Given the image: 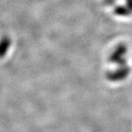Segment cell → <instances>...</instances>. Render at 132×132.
Returning a JSON list of instances; mask_svg holds the SVG:
<instances>
[{
    "mask_svg": "<svg viewBox=\"0 0 132 132\" xmlns=\"http://www.w3.org/2000/svg\"><path fill=\"white\" fill-rule=\"evenodd\" d=\"M11 46V40L7 36H4L0 39V58H3L9 51Z\"/></svg>",
    "mask_w": 132,
    "mask_h": 132,
    "instance_id": "cell-1",
    "label": "cell"
}]
</instances>
